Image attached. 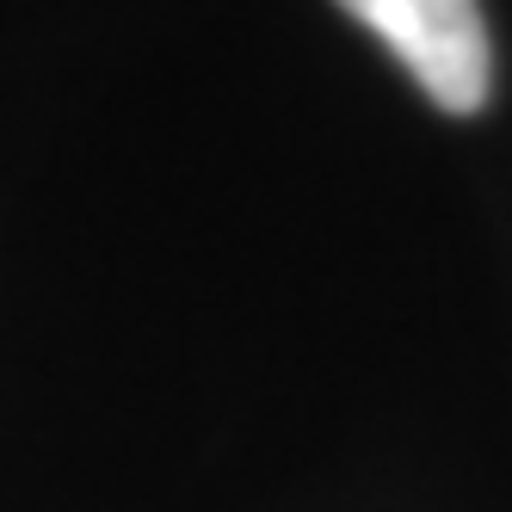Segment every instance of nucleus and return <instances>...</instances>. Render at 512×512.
Instances as JSON below:
<instances>
[{
	"instance_id": "nucleus-1",
	"label": "nucleus",
	"mask_w": 512,
	"mask_h": 512,
	"mask_svg": "<svg viewBox=\"0 0 512 512\" xmlns=\"http://www.w3.org/2000/svg\"><path fill=\"white\" fill-rule=\"evenodd\" d=\"M340 13L371 25L420 93L445 112H482L494 87V50L475 0H334Z\"/></svg>"
}]
</instances>
